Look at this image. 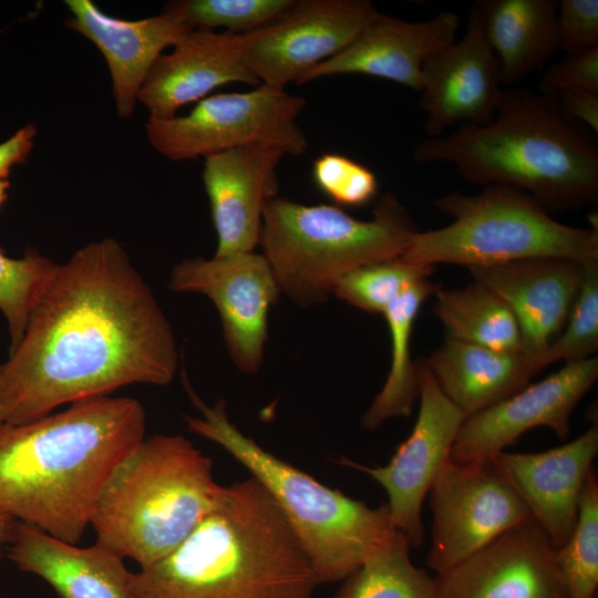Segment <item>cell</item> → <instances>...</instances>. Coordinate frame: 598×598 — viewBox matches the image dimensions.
Wrapping results in <instances>:
<instances>
[{"label": "cell", "instance_id": "cell-13", "mask_svg": "<svg viewBox=\"0 0 598 598\" xmlns=\"http://www.w3.org/2000/svg\"><path fill=\"white\" fill-rule=\"evenodd\" d=\"M377 13L370 0H295L277 20L244 34L245 61L261 84L285 89L343 50Z\"/></svg>", "mask_w": 598, "mask_h": 598}, {"label": "cell", "instance_id": "cell-7", "mask_svg": "<svg viewBox=\"0 0 598 598\" xmlns=\"http://www.w3.org/2000/svg\"><path fill=\"white\" fill-rule=\"evenodd\" d=\"M417 231L392 193L378 200L370 220L334 205L274 197L264 208L259 245L281 295L310 308L324 302L352 270L400 257Z\"/></svg>", "mask_w": 598, "mask_h": 598}, {"label": "cell", "instance_id": "cell-32", "mask_svg": "<svg viewBox=\"0 0 598 598\" xmlns=\"http://www.w3.org/2000/svg\"><path fill=\"white\" fill-rule=\"evenodd\" d=\"M295 0H183L165 7L192 29L245 34L281 17Z\"/></svg>", "mask_w": 598, "mask_h": 598}, {"label": "cell", "instance_id": "cell-14", "mask_svg": "<svg viewBox=\"0 0 598 598\" xmlns=\"http://www.w3.org/2000/svg\"><path fill=\"white\" fill-rule=\"evenodd\" d=\"M598 378V359L566 362L544 380L467 416L451 451L456 463L489 461L530 429L545 426L557 437L570 433V416Z\"/></svg>", "mask_w": 598, "mask_h": 598}, {"label": "cell", "instance_id": "cell-17", "mask_svg": "<svg viewBox=\"0 0 598 598\" xmlns=\"http://www.w3.org/2000/svg\"><path fill=\"white\" fill-rule=\"evenodd\" d=\"M598 427L560 446L535 453L499 452L489 461L514 488L555 549L571 536L594 460Z\"/></svg>", "mask_w": 598, "mask_h": 598}, {"label": "cell", "instance_id": "cell-31", "mask_svg": "<svg viewBox=\"0 0 598 598\" xmlns=\"http://www.w3.org/2000/svg\"><path fill=\"white\" fill-rule=\"evenodd\" d=\"M433 271L432 265L400 256L352 270L340 279L332 295L362 311L383 313L396 298Z\"/></svg>", "mask_w": 598, "mask_h": 598}, {"label": "cell", "instance_id": "cell-39", "mask_svg": "<svg viewBox=\"0 0 598 598\" xmlns=\"http://www.w3.org/2000/svg\"><path fill=\"white\" fill-rule=\"evenodd\" d=\"M17 519L9 514L0 511V558L2 556V549L6 547L11 538L13 527Z\"/></svg>", "mask_w": 598, "mask_h": 598}, {"label": "cell", "instance_id": "cell-35", "mask_svg": "<svg viewBox=\"0 0 598 598\" xmlns=\"http://www.w3.org/2000/svg\"><path fill=\"white\" fill-rule=\"evenodd\" d=\"M557 44L566 54L598 48V1L560 0L557 12Z\"/></svg>", "mask_w": 598, "mask_h": 598}, {"label": "cell", "instance_id": "cell-34", "mask_svg": "<svg viewBox=\"0 0 598 598\" xmlns=\"http://www.w3.org/2000/svg\"><path fill=\"white\" fill-rule=\"evenodd\" d=\"M317 187L337 205L363 206L378 194V179L364 165L336 153L319 156L312 165Z\"/></svg>", "mask_w": 598, "mask_h": 598}, {"label": "cell", "instance_id": "cell-41", "mask_svg": "<svg viewBox=\"0 0 598 598\" xmlns=\"http://www.w3.org/2000/svg\"><path fill=\"white\" fill-rule=\"evenodd\" d=\"M4 423V415H3V412L0 408V425Z\"/></svg>", "mask_w": 598, "mask_h": 598}, {"label": "cell", "instance_id": "cell-3", "mask_svg": "<svg viewBox=\"0 0 598 598\" xmlns=\"http://www.w3.org/2000/svg\"><path fill=\"white\" fill-rule=\"evenodd\" d=\"M319 586L297 535L252 476L159 561L130 577L132 598H311Z\"/></svg>", "mask_w": 598, "mask_h": 598}, {"label": "cell", "instance_id": "cell-16", "mask_svg": "<svg viewBox=\"0 0 598 598\" xmlns=\"http://www.w3.org/2000/svg\"><path fill=\"white\" fill-rule=\"evenodd\" d=\"M555 555L530 519L435 575L439 598H567Z\"/></svg>", "mask_w": 598, "mask_h": 598}, {"label": "cell", "instance_id": "cell-2", "mask_svg": "<svg viewBox=\"0 0 598 598\" xmlns=\"http://www.w3.org/2000/svg\"><path fill=\"white\" fill-rule=\"evenodd\" d=\"M146 413L110 395L59 413L0 425V511L78 544L114 466L144 437Z\"/></svg>", "mask_w": 598, "mask_h": 598}, {"label": "cell", "instance_id": "cell-20", "mask_svg": "<svg viewBox=\"0 0 598 598\" xmlns=\"http://www.w3.org/2000/svg\"><path fill=\"white\" fill-rule=\"evenodd\" d=\"M458 25V16L451 11L419 22L378 12L343 50L310 69L297 84L359 73L390 80L420 93L424 61L455 41Z\"/></svg>", "mask_w": 598, "mask_h": 598}, {"label": "cell", "instance_id": "cell-1", "mask_svg": "<svg viewBox=\"0 0 598 598\" xmlns=\"http://www.w3.org/2000/svg\"><path fill=\"white\" fill-rule=\"evenodd\" d=\"M178 368L172 326L151 287L113 238L90 243L55 275L0 365L4 423L130 384L164 386Z\"/></svg>", "mask_w": 598, "mask_h": 598}, {"label": "cell", "instance_id": "cell-6", "mask_svg": "<svg viewBox=\"0 0 598 598\" xmlns=\"http://www.w3.org/2000/svg\"><path fill=\"white\" fill-rule=\"evenodd\" d=\"M200 416L185 415L190 432L220 445L271 495L301 543L319 585L358 569L399 532L386 504L370 507L277 457L228 417L224 400L206 404L184 375Z\"/></svg>", "mask_w": 598, "mask_h": 598}, {"label": "cell", "instance_id": "cell-23", "mask_svg": "<svg viewBox=\"0 0 598 598\" xmlns=\"http://www.w3.org/2000/svg\"><path fill=\"white\" fill-rule=\"evenodd\" d=\"M7 556L47 581L61 598H132L123 558L96 543L79 547L17 520Z\"/></svg>", "mask_w": 598, "mask_h": 598}, {"label": "cell", "instance_id": "cell-10", "mask_svg": "<svg viewBox=\"0 0 598 598\" xmlns=\"http://www.w3.org/2000/svg\"><path fill=\"white\" fill-rule=\"evenodd\" d=\"M432 514L427 566L450 569L532 515L492 461L442 466L429 493Z\"/></svg>", "mask_w": 598, "mask_h": 598}, {"label": "cell", "instance_id": "cell-29", "mask_svg": "<svg viewBox=\"0 0 598 598\" xmlns=\"http://www.w3.org/2000/svg\"><path fill=\"white\" fill-rule=\"evenodd\" d=\"M58 267V262L33 249L22 258H11L0 249V311L9 328V352L22 339L30 316Z\"/></svg>", "mask_w": 598, "mask_h": 598}, {"label": "cell", "instance_id": "cell-21", "mask_svg": "<svg viewBox=\"0 0 598 598\" xmlns=\"http://www.w3.org/2000/svg\"><path fill=\"white\" fill-rule=\"evenodd\" d=\"M244 34L192 29L153 64L138 94L152 118H169L230 82L260 84L243 51Z\"/></svg>", "mask_w": 598, "mask_h": 598}, {"label": "cell", "instance_id": "cell-11", "mask_svg": "<svg viewBox=\"0 0 598 598\" xmlns=\"http://www.w3.org/2000/svg\"><path fill=\"white\" fill-rule=\"evenodd\" d=\"M168 288L207 297L219 313L225 344L235 367L247 374L260 370L269 309L281 295L262 254L184 259L173 267Z\"/></svg>", "mask_w": 598, "mask_h": 598}, {"label": "cell", "instance_id": "cell-9", "mask_svg": "<svg viewBox=\"0 0 598 598\" xmlns=\"http://www.w3.org/2000/svg\"><path fill=\"white\" fill-rule=\"evenodd\" d=\"M305 105L301 96L260 84L249 92L205 97L184 116L150 117L146 136L155 151L174 161L205 158L254 144L300 156L308 142L296 117Z\"/></svg>", "mask_w": 598, "mask_h": 598}, {"label": "cell", "instance_id": "cell-24", "mask_svg": "<svg viewBox=\"0 0 598 598\" xmlns=\"http://www.w3.org/2000/svg\"><path fill=\"white\" fill-rule=\"evenodd\" d=\"M423 362L466 417L515 394L544 369L524 351H497L450 337Z\"/></svg>", "mask_w": 598, "mask_h": 598}, {"label": "cell", "instance_id": "cell-19", "mask_svg": "<svg viewBox=\"0 0 598 598\" xmlns=\"http://www.w3.org/2000/svg\"><path fill=\"white\" fill-rule=\"evenodd\" d=\"M286 153L254 144L205 157L203 181L217 234L216 257L254 251L266 203L278 190L277 167Z\"/></svg>", "mask_w": 598, "mask_h": 598}, {"label": "cell", "instance_id": "cell-4", "mask_svg": "<svg viewBox=\"0 0 598 598\" xmlns=\"http://www.w3.org/2000/svg\"><path fill=\"white\" fill-rule=\"evenodd\" d=\"M419 163H450L465 181L523 190L548 213L577 210L598 198V148L559 111L554 96L503 90L493 120L417 144Z\"/></svg>", "mask_w": 598, "mask_h": 598}, {"label": "cell", "instance_id": "cell-25", "mask_svg": "<svg viewBox=\"0 0 598 598\" xmlns=\"http://www.w3.org/2000/svg\"><path fill=\"white\" fill-rule=\"evenodd\" d=\"M485 35L512 85L542 69L558 50L554 0H478Z\"/></svg>", "mask_w": 598, "mask_h": 598}, {"label": "cell", "instance_id": "cell-27", "mask_svg": "<svg viewBox=\"0 0 598 598\" xmlns=\"http://www.w3.org/2000/svg\"><path fill=\"white\" fill-rule=\"evenodd\" d=\"M435 296L433 312L450 338L497 351H523L514 315L484 285L473 280L457 289L439 288Z\"/></svg>", "mask_w": 598, "mask_h": 598}, {"label": "cell", "instance_id": "cell-8", "mask_svg": "<svg viewBox=\"0 0 598 598\" xmlns=\"http://www.w3.org/2000/svg\"><path fill=\"white\" fill-rule=\"evenodd\" d=\"M434 204L453 221L417 231L401 255L403 259L470 268L533 258L582 264L598 258L597 228L561 224L530 195L511 186L486 185L475 195L452 192Z\"/></svg>", "mask_w": 598, "mask_h": 598}, {"label": "cell", "instance_id": "cell-30", "mask_svg": "<svg viewBox=\"0 0 598 598\" xmlns=\"http://www.w3.org/2000/svg\"><path fill=\"white\" fill-rule=\"evenodd\" d=\"M555 556L567 598H597L598 481L594 468L585 484L577 525Z\"/></svg>", "mask_w": 598, "mask_h": 598}, {"label": "cell", "instance_id": "cell-18", "mask_svg": "<svg viewBox=\"0 0 598 598\" xmlns=\"http://www.w3.org/2000/svg\"><path fill=\"white\" fill-rule=\"evenodd\" d=\"M467 269L474 281L509 308L519 327L523 351L540 360L567 322L581 286L584 264L533 258Z\"/></svg>", "mask_w": 598, "mask_h": 598}, {"label": "cell", "instance_id": "cell-37", "mask_svg": "<svg viewBox=\"0 0 598 598\" xmlns=\"http://www.w3.org/2000/svg\"><path fill=\"white\" fill-rule=\"evenodd\" d=\"M557 106L561 114L571 122H581L590 127L596 134L598 132V93L586 91L563 92Z\"/></svg>", "mask_w": 598, "mask_h": 598}, {"label": "cell", "instance_id": "cell-12", "mask_svg": "<svg viewBox=\"0 0 598 598\" xmlns=\"http://www.w3.org/2000/svg\"><path fill=\"white\" fill-rule=\"evenodd\" d=\"M420 406L414 426L383 466H367L347 457L341 465L369 475L388 494L395 528L412 548L424 539L422 506L436 475L451 458L457 433L466 419L440 390L423 360L416 361Z\"/></svg>", "mask_w": 598, "mask_h": 598}, {"label": "cell", "instance_id": "cell-38", "mask_svg": "<svg viewBox=\"0 0 598 598\" xmlns=\"http://www.w3.org/2000/svg\"><path fill=\"white\" fill-rule=\"evenodd\" d=\"M35 134V126L28 124L0 144V179H4L11 167L25 161L33 147Z\"/></svg>", "mask_w": 598, "mask_h": 598}, {"label": "cell", "instance_id": "cell-40", "mask_svg": "<svg viewBox=\"0 0 598 598\" xmlns=\"http://www.w3.org/2000/svg\"><path fill=\"white\" fill-rule=\"evenodd\" d=\"M9 183L6 179H0V207L6 200Z\"/></svg>", "mask_w": 598, "mask_h": 598}, {"label": "cell", "instance_id": "cell-22", "mask_svg": "<svg viewBox=\"0 0 598 598\" xmlns=\"http://www.w3.org/2000/svg\"><path fill=\"white\" fill-rule=\"evenodd\" d=\"M66 25L94 43L107 63L116 112L132 115L142 85L164 49L192 30L178 17L161 14L128 21L110 17L91 0H66Z\"/></svg>", "mask_w": 598, "mask_h": 598}, {"label": "cell", "instance_id": "cell-15", "mask_svg": "<svg viewBox=\"0 0 598 598\" xmlns=\"http://www.w3.org/2000/svg\"><path fill=\"white\" fill-rule=\"evenodd\" d=\"M420 109L426 113L424 132L439 137L451 125L489 123L501 87L497 58L485 35L477 3H473L465 33L431 54L422 65Z\"/></svg>", "mask_w": 598, "mask_h": 598}, {"label": "cell", "instance_id": "cell-5", "mask_svg": "<svg viewBox=\"0 0 598 598\" xmlns=\"http://www.w3.org/2000/svg\"><path fill=\"white\" fill-rule=\"evenodd\" d=\"M213 460L176 434L144 437L112 470L90 526L96 544L148 567L175 550L218 505Z\"/></svg>", "mask_w": 598, "mask_h": 598}, {"label": "cell", "instance_id": "cell-28", "mask_svg": "<svg viewBox=\"0 0 598 598\" xmlns=\"http://www.w3.org/2000/svg\"><path fill=\"white\" fill-rule=\"evenodd\" d=\"M411 548L398 532L341 580L334 598H439L435 576L412 563Z\"/></svg>", "mask_w": 598, "mask_h": 598}, {"label": "cell", "instance_id": "cell-33", "mask_svg": "<svg viewBox=\"0 0 598 598\" xmlns=\"http://www.w3.org/2000/svg\"><path fill=\"white\" fill-rule=\"evenodd\" d=\"M564 328L540 357L544 368L559 360H584L598 350V258L584 262L581 286Z\"/></svg>", "mask_w": 598, "mask_h": 598}, {"label": "cell", "instance_id": "cell-26", "mask_svg": "<svg viewBox=\"0 0 598 598\" xmlns=\"http://www.w3.org/2000/svg\"><path fill=\"white\" fill-rule=\"evenodd\" d=\"M439 287L419 281L396 298L383 312L391 339V363L386 380L361 417V426L375 430L385 421L410 416L419 398L416 362L411 358V336L421 306Z\"/></svg>", "mask_w": 598, "mask_h": 598}, {"label": "cell", "instance_id": "cell-36", "mask_svg": "<svg viewBox=\"0 0 598 598\" xmlns=\"http://www.w3.org/2000/svg\"><path fill=\"white\" fill-rule=\"evenodd\" d=\"M538 93L556 96L567 91L598 93V48L590 51L567 54L549 66L537 84Z\"/></svg>", "mask_w": 598, "mask_h": 598}]
</instances>
